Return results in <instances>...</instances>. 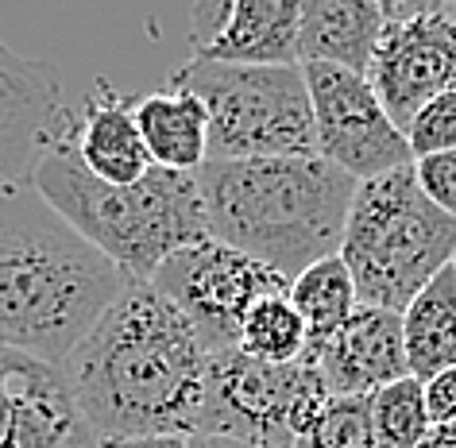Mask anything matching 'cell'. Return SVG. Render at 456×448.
Listing matches in <instances>:
<instances>
[{
	"label": "cell",
	"instance_id": "24",
	"mask_svg": "<svg viewBox=\"0 0 456 448\" xmlns=\"http://www.w3.org/2000/svg\"><path fill=\"white\" fill-rule=\"evenodd\" d=\"M414 182L433 209H441L444 216L456 221V151H437V155H421L410 163Z\"/></svg>",
	"mask_w": 456,
	"mask_h": 448
},
{
	"label": "cell",
	"instance_id": "16",
	"mask_svg": "<svg viewBox=\"0 0 456 448\" xmlns=\"http://www.w3.org/2000/svg\"><path fill=\"white\" fill-rule=\"evenodd\" d=\"M379 31H383L379 0H302L298 59L302 66L317 62L368 77Z\"/></svg>",
	"mask_w": 456,
	"mask_h": 448
},
{
	"label": "cell",
	"instance_id": "4",
	"mask_svg": "<svg viewBox=\"0 0 456 448\" xmlns=\"http://www.w3.org/2000/svg\"><path fill=\"white\" fill-rule=\"evenodd\" d=\"M70 117L31 170V186L77 236H86L132 282H151L163 259L209 240L198 178L151 167L132 186H109L74 155Z\"/></svg>",
	"mask_w": 456,
	"mask_h": 448
},
{
	"label": "cell",
	"instance_id": "19",
	"mask_svg": "<svg viewBox=\"0 0 456 448\" xmlns=\"http://www.w3.org/2000/svg\"><path fill=\"white\" fill-rule=\"evenodd\" d=\"M287 297L305 325V352L325 344L360 305L352 274L345 271L340 256H329L322 263H314V267H305L298 279H290Z\"/></svg>",
	"mask_w": 456,
	"mask_h": 448
},
{
	"label": "cell",
	"instance_id": "21",
	"mask_svg": "<svg viewBox=\"0 0 456 448\" xmlns=\"http://www.w3.org/2000/svg\"><path fill=\"white\" fill-rule=\"evenodd\" d=\"M371 433L375 448H418L429 433L426 390L418 379H398L371 395Z\"/></svg>",
	"mask_w": 456,
	"mask_h": 448
},
{
	"label": "cell",
	"instance_id": "25",
	"mask_svg": "<svg viewBox=\"0 0 456 448\" xmlns=\"http://www.w3.org/2000/svg\"><path fill=\"white\" fill-rule=\"evenodd\" d=\"M426 390V413H429V425H449L456 421V367L449 371L433 375L429 383H421Z\"/></svg>",
	"mask_w": 456,
	"mask_h": 448
},
{
	"label": "cell",
	"instance_id": "12",
	"mask_svg": "<svg viewBox=\"0 0 456 448\" xmlns=\"http://www.w3.org/2000/svg\"><path fill=\"white\" fill-rule=\"evenodd\" d=\"M66 117L59 66L0 43V182L31 178Z\"/></svg>",
	"mask_w": 456,
	"mask_h": 448
},
{
	"label": "cell",
	"instance_id": "10",
	"mask_svg": "<svg viewBox=\"0 0 456 448\" xmlns=\"http://www.w3.org/2000/svg\"><path fill=\"white\" fill-rule=\"evenodd\" d=\"M305 89H310L314 140L325 163L340 167L348 178L371 182L398 167H410L406 135L387 117L383 101L375 97L363 74H348L337 66H302Z\"/></svg>",
	"mask_w": 456,
	"mask_h": 448
},
{
	"label": "cell",
	"instance_id": "6",
	"mask_svg": "<svg viewBox=\"0 0 456 448\" xmlns=\"http://www.w3.org/2000/svg\"><path fill=\"white\" fill-rule=\"evenodd\" d=\"M170 86L190 89L209 112V159H298L317 155L310 89L298 66H216L190 59L170 70Z\"/></svg>",
	"mask_w": 456,
	"mask_h": 448
},
{
	"label": "cell",
	"instance_id": "1",
	"mask_svg": "<svg viewBox=\"0 0 456 448\" xmlns=\"http://www.w3.org/2000/svg\"><path fill=\"white\" fill-rule=\"evenodd\" d=\"M101 441L190 436L201 410L205 348L151 282H128L62 363Z\"/></svg>",
	"mask_w": 456,
	"mask_h": 448
},
{
	"label": "cell",
	"instance_id": "13",
	"mask_svg": "<svg viewBox=\"0 0 456 448\" xmlns=\"http://www.w3.org/2000/svg\"><path fill=\"white\" fill-rule=\"evenodd\" d=\"M198 62L216 66H298L294 0H205L190 12Z\"/></svg>",
	"mask_w": 456,
	"mask_h": 448
},
{
	"label": "cell",
	"instance_id": "30",
	"mask_svg": "<svg viewBox=\"0 0 456 448\" xmlns=\"http://www.w3.org/2000/svg\"><path fill=\"white\" fill-rule=\"evenodd\" d=\"M97 448H109V441H101V444H97Z\"/></svg>",
	"mask_w": 456,
	"mask_h": 448
},
{
	"label": "cell",
	"instance_id": "23",
	"mask_svg": "<svg viewBox=\"0 0 456 448\" xmlns=\"http://www.w3.org/2000/svg\"><path fill=\"white\" fill-rule=\"evenodd\" d=\"M403 135H406L414 159L437 155V151H456V89L433 97L426 109H418V117L406 124Z\"/></svg>",
	"mask_w": 456,
	"mask_h": 448
},
{
	"label": "cell",
	"instance_id": "20",
	"mask_svg": "<svg viewBox=\"0 0 456 448\" xmlns=\"http://www.w3.org/2000/svg\"><path fill=\"white\" fill-rule=\"evenodd\" d=\"M240 352L259 363H298L305 355V325L287 294L264 297L240 329Z\"/></svg>",
	"mask_w": 456,
	"mask_h": 448
},
{
	"label": "cell",
	"instance_id": "22",
	"mask_svg": "<svg viewBox=\"0 0 456 448\" xmlns=\"http://www.w3.org/2000/svg\"><path fill=\"white\" fill-rule=\"evenodd\" d=\"M294 448H375L371 433V395L329 398L322 418Z\"/></svg>",
	"mask_w": 456,
	"mask_h": 448
},
{
	"label": "cell",
	"instance_id": "27",
	"mask_svg": "<svg viewBox=\"0 0 456 448\" xmlns=\"http://www.w3.org/2000/svg\"><path fill=\"white\" fill-rule=\"evenodd\" d=\"M109 448H190L186 436H143V441H109Z\"/></svg>",
	"mask_w": 456,
	"mask_h": 448
},
{
	"label": "cell",
	"instance_id": "18",
	"mask_svg": "<svg viewBox=\"0 0 456 448\" xmlns=\"http://www.w3.org/2000/svg\"><path fill=\"white\" fill-rule=\"evenodd\" d=\"M406 371L418 383L456 367V274L444 267L403 314Z\"/></svg>",
	"mask_w": 456,
	"mask_h": 448
},
{
	"label": "cell",
	"instance_id": "8",
	"mask_svg": "<svg viewBox=\"0 0 456 448\" xmlns=\"http://www.w3.org/2000/svg\"><path fill=\"white\" fill-rule=\"evenodd\" d=\"M151 286L190 321L205 355L240 348L244 317L264 297L290 290L282 274L216 240H201L163 259V267L151 274Z\"/></svg>",
	"mask_w": 456,
	"mask_h": 448
},
{
	"label": "cell",
	"instance_id": "7",
	"mask_svg": "<svg viewBox=\"0 0 456 448\" xmlns=\"http://www.w3.org/2000/svg\"><path fill=\"white\" fill-rule=\"evenodd\" d=\"M329 390L310 360L259 363L240 348L205 355L201 410L193 433L294 448L317 425ZM190 433V436H193Z\"/></svg>",
	"mask_w": 456,
	"mask_h": 448
},
{
	"label": "cell",
	"instance_id": "28",
	"mask_svg": "<svg viewBox=\"0 0 456 448\" xmlns=\"http://www.w3.org/2000/svg\"><path fill=\"white\" fill-rule=\"evenodd\" d=\"M186 444H190V448H264V444H248V441H232V436H201V433H193V436H186Z\"/></svg>",
	"mask_w": 456,
	"mask_h": 448
},
{
	"label": "cell",
	"instance_id": "11",
	"mask_svg": "<svg viewBox=\"0 0 456 448\" xmlns=\"http://www.w3.org/2000/svg\"><path fill=\"white\" fill-rule=\"evenodd\" d=\"M62 367L0 344V448H97Z\"/></svg>",
	"mask_w": 456,
	"mask_h": 448
},
{
	"label": "cell",
	"instance_id": "26",
	"mask_svg": "<svg viewBox=\"0 0 456 448\" xmlns=\"http://www.w3.org/2000/svg\"><path fill=\"white\" fill-rule=\"evenodd\" d=\"M418 448H456V421H449V425H429V433L421 436Z\"/></svg>",
	"mask_w": 456,
	"mask_h": 448
},
{
	"label": "cell",
	"instance_id": "5",
	"mask_svg": "<svg viewBox=\"0 0 456 448\" xmlns=\"http://www.w3.org/2000/svg\"><path fill=\"white\" fill-rule=\"evenodd\" d=\"M337 256L360 305L403 314L452 263L456 221L421 198L414 170L398 167L356 186Z\"/></svg>",
	"mask_w": 456,
	"mask_h": 448
},
{
	"label": "cell",
	"instance_id": "14",
	"mask_svg": "<svg viewBox=\"0 0 456 448\" xmlns=\"http://www.w3.org/2000/svg\"><path fill=\"white\" fill-rule=\"evenodd\" d=\"M322 375L329 398H363L375 390L406 379V348H403V317L375 305H356L345 325L325 344L305 352Z\"/></svg>",
	"mask_w": 456,
	"mask_h": 448
},
{
	"label": "cell",
	"instance_id": "15",
	"mask_svg": "<svg viewBox=\"0 0 456 448\" xmlns=\"http://www.w3.org/2000/svg\"><path fill=\"white\" fill-rule=\"evenodd\" d=\"M135 101L120 94L112 82L97 77L86 94L82 112L70 117V147L82 159V167L109 186H132L151 170V155L143 147V135L135 128Z\"/></svg>",
	"mask_w": 456,
	"mask_h": 448
},
{
	"label": "cell",
	"instance_id": "3",
	"mask_svg": "<svg viewBox=\"0 0 456 448\" xmlns=\"http://www.w3.org/2000/svg\"><path fill=\"white\" fill-rule=\"evenodd\" d=\"M193 178L209 240L264 263L287 282L340 251L360 186L322 155L201 163Z\"/></svg>",
	"mask_w": 456,
	"mask_h": 448
},
{
	"label": "cell",
	"instance_id": "9",
	"mask_svg": "<svg viewBox=\"0 0 456 448\" xmlns=\"http://www.w3.org/2000/svg\"><path fill=\"white\" fill-rule=\"evenodd\" d=\"M368 82L398 132L433 97L456 89V4L452 0H387Z\"/></svg>",
	"mask_w": 456,
	"mask_h": 448
},
{
	"label": "cell",
	"instance_id": "17",
	"mask_svg": "<svg viewBox=\"0 0 456 448\" xmlns=\"http://www.w3.org/2000/svg\"><path fill=\"white\" fill-rule=\"evenodd\" d=\"M135 128L155 167L193 175L209 159V112L190 89L163 86L135 101Z\"/></svg>",
	"mask_w": 456,
	"mask_h": 448
},
{
	"label": "cell",
	"instance_id": "2",
	"mask_svg": "<svg viewBox=\"0 0 456 448\" xmlns=\"http://www.w3.org/2000/svg\"><path fill=\"white\" fill-rule=\"evenodd\" d=\"M132 279L31 186L0 182V344L62 367Z\"/></svg>",
	"mask_w": 456,
	"mask_h": 448
},
{
	"label": "cell",
	"instance_id": "29",
	"mask_svg": "<svg viewBox=\"0 0 456 448\" xmlns=\"http://www.w3.org/2000/svg\"><path fill=\"white\" fill-rule=\"evenodd\" d=\"M449 267H452V274H456V256H452V263H449Z\"/></svg>",
	"mask_w": 456,
	"mask_h": 448
}]
</instances>
